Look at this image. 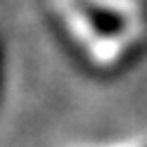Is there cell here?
Masks as SVG:
<instances>
[{"mask_svg":"<svg viewBox=\"0 0 147 147\" xmlns=\"http://www.w3.org/2000/svg\"><path fill=\"white\" fill-rule=\"evenodd\" d=\"M116 147H147V142H133V145H116Z\"/></svg>","mask_w":147,"mask_h":147,"instance_id":"cell-1","label":"cell"}]
</instances>
